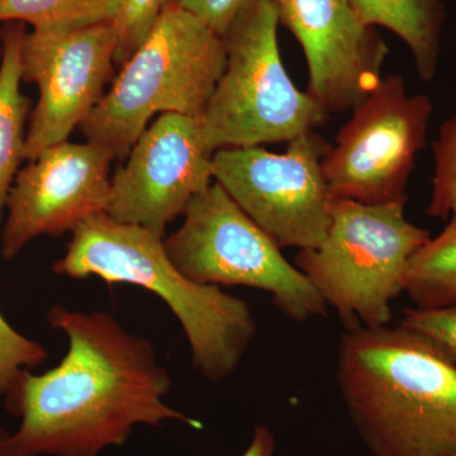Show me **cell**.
<instances>
[{"mask_svg":"<svg viewBox=\"0 0 456 456\" xmlns=\"http://www.w3.org/2000/svg\"><path fill=\"white\" fill-rule=\"evenodd\" d=\"M46 349L18 332L0 312V397L4 398L26 370L46 362Z\"/></svg>","mask_w":456,"mask_h":456,"instance_id":"d6986e66","label":"cell"},{"mask_svg":"<svg viewBox=\"0 0 456 456\" xmlns=\"http://www.w3.org/2000/svg\"><path fill=\"white\" fill-rule=\"evenodd\" d=\"M431 147L435 170L426 215L446 221L456 216V117L443 122Z\"/></svg>","mask_w":456,"mask_h":456,"instance_id":"ac0fdd59","label":"cell"},{"mask_svg":"<svg viewBox=\"0 0 456 456\" xmlns=\"http://www.w3.org/2000/svg\"><path fill=\"white\" fill-rule=\"evenodd\" d=\"M401 325L434 342L456 367V310L408 308Z\"/></svg>","mask_w":456,"mask_h":456,"instance_id":"44dd1931","label":"cell"},{"mask_svg":"<svg viewBox=\"0 0 456 456\" xmlns=\"http://www.w3.org/2000/svg\"><path fill=\"white\" fill-rule=\"evenodd\" d=\"M330 149L314 131L288 143L284 154L259 146L221 149L212 155L213 180L279 248L308 250L331 224L322 171Z\"/></svg>","mask_w":456,"mask_h":456,"instance_id":"ba28073f","label":"cell"},{"mask_svg":"<svg viewBox=\"0 0 456 456\" xmlns=\"http://www.w3.org/2000/svg\"><path fill=\"white\" fill-rule=\"evenodd\" d=\"M23 23L9 22L3 31L0 61V230L9 191L25 160L26 119L28 99L20 92V50L25 37Z\"/></svg>","mask_w":456,"mask_h":456,"instance_id":"9a60e30c","label":"cell"},{"mask_svg":"<svg viewBox=\"0 0 456 456\" xmlns=\"http://www.w3.org/2000/svg\"><path fill=\"white\" fill-rule=\"evenodd\" d=\"M226 62L224 38L170 2L80 131L114 158H127L156 113L200 118Z\"/></svg>","mask_w":456,"mask_h":456,"instance_id":"277c9868","label":"cell"},{"mask_svg":"<svg viewBox=\"0 0 456 456\" xmlns=\"http://www.w3.org/2000/svg\"><path fill=\"white\" fill-rule=\"evenodd\" d=\"M60 277L136 285L163 299L179 321L191 364L209 382L233 375L256 336L250 305L216 285L185 277L165 250L164 237L99 213L73 232L53 265Z\"/></svg>","mask_w":456,"mask_h":456,"instance_id":"3957f363","label":"cell"},{"mask_svg":"<svg viewBox=\"0 0 456 456\" xmlns=\"http://www.w3.org/2000/svg\"><path fill=\"white\" fill-rule=\"evenodd\" d=\"M117 45L114 22L73 31L25 33L20 50L22 82L38 89L27 128L25 160L68 141L97 107L112 77Z\"/></svg>","mask_w":456,"mask_h":456,"instance_id":"30bf717a","label":"cell"},{"mask_svg":"<svg viewBox=\"0 0 456 456\" xmlns=\"http://www.w3.org/2000/svg\"><path fill=\"white\" fill-rule=\"evenodd\" d=\"M122 0H0V23H28L41 31H73L113 22Z\"/></svg>","mask_w":456,"mask_h":456,"instance_id":"e0dca14e","label":"cell"},{"mask_svg":"<svg viewBox=\"0 0 456 456\" xmlns=\"http://www.w3.org/2000/svg\"><path fill=\"white\" fill-rule=\"evenodd\" d=\"M171 0H122L113 20L118 33L114 65L121 68L152 31Z\"/></svg>","mask_w":456,"mask_h":456,"instance_id":"ffe728a7","label":"cell"},{"mask_svg":"<svg viewBox=\"0 0 456 456\" xmlns=\"http://www.w3.org/2000/svg\"><path fill=\"white\" fill-rule=\"evenodd\" d=\"M360 20L398 36L412 53L422 82H432L439 71L441 38L446 9L441 0H350Z\"/></svg>","mask_w":456,"mask_h":456,"instance_id":"5bb4252c","label":"cell"},{"mask_svg":"<svg viewBox=\"0 0 456 456\" xmlns=\"http://www.w3.org/2000/svg\"><path fill=\"white\" fill-rule=\"evenodd\" d=\"M110 178L107 215L164 237L167 224L212 184V154L197 117L164 113Z\"/></svg>","mask_w":456,"mask_h":456,"instance_id":"8fae6325","label":"cell"},{"mask_svg":"<svg viewBox=\"0 0 456 456\" xmlns=\"http://www.w3.org/2000/svg\"><path fill=\"white\" fill-rule=\"evenodd\" d=\"M47 322L68 338L61 362L42 374L26 370L5 395L20 417L11 434L16 456L99 455L122 446L140 425L202 424L165 402L171 388L154 345L106 312L53 305Z\"/></svg>","mask_w":456,"mask_h":456,"instance_id":"6da1fadb","label":"cell"},{"mask_svg":"<svg viewBox=\"0 0 456 456\" xmlns=\"http://www.w3.org/2000/svg\"><path fill=\"white\" fill-rule=\"evenodd\" d=\"M241 456H281L277 455V440L268 426L259 425L254 428L253 439Z\"/></svg>","mask_w":456,"mask_h":456,"instance_id":"603a6c76","label":"cell"},{"mask_svg":"<svg viewBox=\"0 0 456 456\" xmlns=\"http://www.w3.org/2000/svg\"><path fill=\"white\" fill-rule=\"evenodd\" d=\"M353 110L322 160L332 198L367 204L407 200L416 156L428 145L431 99L408 94L403 77L392 74Z\"/></svg>","mask_w":456,"mask_h":456,"instance_id":"9c48e42d","label":"cell"},{"mask_svg":"<svg viewBox=\"0 0 456 456\" xmlns=\"http://www.w3.org/2000/svg\"><path fill=\"white\" fill-rule=\"evenodd\" d=\"M114 156L98 143H56L18 171L3 222L2 256L12 260L41 236L73 232L92 216L106 213Z\"/></svg>","mask_w":456,"mask_h":456,"instance_id":"7c38bea8","label":"cell"},{"mask_svg":"<svg viewBox=\"0 0 456 456\" xmlns=\"http://www.w3.org/2000/svg\"><path fill=\"white\" fill-rule=\"evenodd\" d=\"M224 38L248 0H171Z\"/></svg>","mask_w":456,"mask_h":456,"instance_id":"7402d4cb","label":"cell"},{"mask_svg":"<svg viewBox=\"0 0 456 456\" xmlns=\"http://www.w3.org/2000/svg\"><path fill=\"white\" fill-rule=\"evenodd\" d=\"M406 204L332 198L325 239L294 259L345 329L391 323V305L404 293L408 263L432 237L407 220Z\"/></svg>","mask_w":456,"mask_h":456,"instance_id":"8992f818","label":"cell"},{"mask_svg":"<svg viewBox=\"0 0 456 456\" xmlns=\"http://www.w3.org/2000/svg\"><path fill=\"white\" fill-rule=\"evenodd\" d=\"M404 293L419 310H456V216L411 257Z\"/></svg>","mask_w":456,"mask_h":456,"instance_id":"2e32d148","label":"cell"},{"mask_svg":"<svg viewBox=\"0 0 456 456\" xmlns=\"http://www.w3.org/2000/svg\"><path fill=\"white\" fill-rule=\"evenodd\" d=\"M279 26L272 0H248L224 36L226 68L200 118L212 155L228 147L289 143L330 121L325 108L288 75Z\"/></svg>","mask_w":456,"mask_h":456,"instance_id":"5b68a950","label":"cell"},{"mask_svg":"<svg viewBox=\"0 0 456 456\" xmlns=\"http://www.w3.org/2000/svg\"><path fill=\"white\" fill-rule=\"evenodd\" d=\"M307 61V92L329 113L353 110L382 82L389 49L350 0H272Z\"/></svg>","mask_w":456,"mask_h":456,"instance_id":"4fadbf2b","label":"cell"},{"mask_svg":"<svg viewBox=\"0 0 456 456\" xmlns=\"http://www.w3.org/2000/svg\"><path fill=\"white\" fill-rule=\"evenodd\" d=\"M336 383L373 456H456V367L401 325L345 329Z\"/></svg>","mask_w":456,"mask_h":456,"instance_id":"7a4b0ae2","label":"cell"},{"mask_svg":"<svg viewBox=\"0 0 456 456\" xmlns=\"http://www.w3.org/2000/svg\"><path fill=\"white\" fill-rule=\"evenodd\" d=\"M0 456H16L12 448L11 434L0 428Z\"/></svg>","mask_w":456,"mask_h":456,"instance_id":"cb8c5ba5","label":"cell"},{"mask_svg":"<svg viewBox=\"0 0 456 456\" xmlns=\"http://www.w3.org/2000/svg\"><path fill=\"white\" fill-rule=\"evenodd\" d=\"M61 456H97V455L82 454V452H77V454H68V455H61Z\"/></svg>","mask_w":456,"mask_h":456,"instance_id":"d4e9b609","label":"cell"},{"mask_svg":"<svg viewBox=\"0 0 456 456\" xmlns=\"http://www.w3.org/2000/svg\"><path fill=\"white\" fill-rule=\"evenodd\" d=\"M182 226L164 239L171 263L185 277L216 287L270 294L294 322L325 317L329 305L310 279L285 259L277 242L213 182L185 209Z\"/></svg>","mask_w":456,"mask_h":456,"instance_id":"52a82bcc","label":"cell"}]
</instances>
